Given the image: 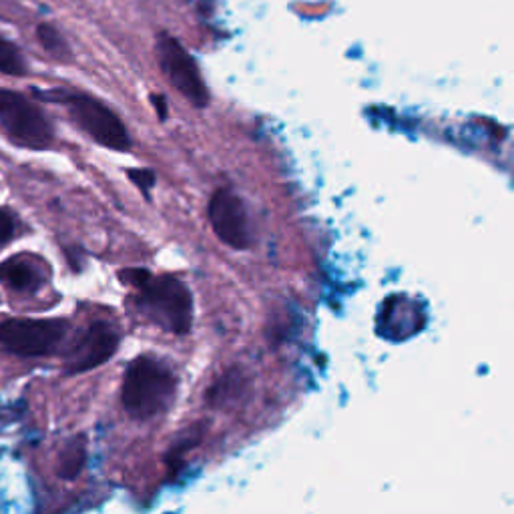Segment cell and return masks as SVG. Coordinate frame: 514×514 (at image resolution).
Masks as SVG:
<instances>
[{
  "instance_id": "cell-1",
  "label": "cell",
  "mask_w": 514,
  "mask_h": 514,
  "mask_svg": "<svg viewBox=\"0 0 514 514\" xmlns=\"http://www.w3.org/2000/svg\"><path fill=\"white\" fill-rule=\"evenodd\" d=\"M125 284L139 290L145 314L173 334H187L193 322V300L187 286L171 276L153 278L143 270L121 272Z\"/></svg>"
},
{
  "instance_id": "cell-2",
  "label": "cell",
  "mask_w": 514,
  "mask_h": 514,
  "mask_svg": "<svg viewBox=\"0 0 514 514\" xmlns=\"http://www.w3.org/2000/svg\"><path fill=\"white\" fill-rule=\"evenodd\" d=\"M177 380L169 368L153 358H137L125 372L121 402L133 418H153L173 400Z\"/></svg>"
},
{
  "instance_id": "cell-3",
  "label": "cell",
  "mask_w": 514,
  "mask_h": 514,
  "mask_svg": "<svg viewBox=\"0 0 514 514\" xmlns=\"http://www.w3.org/2000/svg\"><path fill=\"white\" fill-rule=\"evenodd\" d=\"M0 129L17 145L29 149H47L53 143V127L43 111L7 89H0Z\"/></svg>"
},
{
  "instance_id": "cell-4",
  "label": "cell",
  "mask_w": 514,
  "mask_h": 514,
  "mask_svg": "<svg viewBox=\"0 0 514 514\" xmlns=\"http://www.w3.org/2000/svg\"><path fill=\"white\" fill-rule=\"evenodd\" d=\"M63 320H7L0 324V346L17 356H47L67 336Z\"/></svg>"
},
{
  "instance_id": "cell-5",
  "label": "cell",
  "mask_w": 514,
  "mask_h": 514,
  "mask_svg": "<svg viewBox=\"0 0 514 514\" xmlns=\"http://www.w3.org/2000/svg\"><path fill=\"white\" fill-rule=\"evenodd\" d=\"M65 105L75 123L85 133H89L99 145L115 151H127L131 147V139L125 125L101 101L87 95H67Z\"/></svg>"
},
{
  "instance_id": "cell-6",
  "label": "cell",
  "mask_w": 514,
  "mask_h": 514,
  "mask_svg": "<svg viewBox=\"0 0 514 514\" xmlns=\"http://www.w3.org/2000/svg\"><path fill=\"white\" fill-rule=\"evenodd\" d=\"M157 59L169 83L195 107L203 109L209 103V93L199 75V69L191 55L173 39L159 37L157 41Z\"/></svg>"
},
{
  "instance_id": "cell-7",
  "label": "cell",
  "mask_w": 514,
  "mask_h": 514,
  "mask_svg": "<svg viewBox=\"0 0 514 514\" xmlns=\"http://www.w3.org/2000/svg\"><path fill=\"white\" fill-rule=\"evenodd\" d=\"M209 221L217 237L233 249H245L249 245L247 215L243 203L231 191H217L209 201Z\"/></svg>"
},
{
  "instance_id": "cell-8",
  "label": "cell",
  "mask_w": 514,
  "mask_h": 514,
  "mask_svg": "<svg viewBox=\"0 0 514 514\" xmlns=\"http://www.w3.org/2000/svg\"><path fill=\"white\" fill-rule=\"evenodd\" d=\"M117 348H119L117 330L105 322H97L87 330V334L75 346L71 362L67 364V370L71 374L95 370L105 362H109L117 352Z\"/></svg>"
},
{
  "instance_id": "cell-9",
  "label": "cell",
  "mask_w": 514,
  "mask_h": 514,
  "mask_svg": "<svg viewBox=\"0 0 514 514\" xmlns=\"http://www.w3.org/2000/svg\"><path fill=\"white\" fill-rule=\"evenodd\" d=\"M0 282L17 292H33L41 286L43 276L33 260L25 255H17L0 264Z\"/></svg>"
},
{
  "instance_id": "cell-10",
  "label": "cell",
  "mask_w": 514,
  "mask_h": 514,
  "mask_svg": "<svg viewBox=\"0 0 514 514\" xmlns=\"http://www.w3.org/2000/svg\"><path fill=\"white\" fill-rule=\"evenodd\" d=\"M87 462V440L85 436H75L65 444V448L59 454V476L65 480H73L81 474Z\"/></svg>"
},
{
  "instance_id": "cell-11",
  "label": "cell",
  "mask_w": 514,
  "mask_h": 514,
  "mask_svg": "<svg viewBox=\"0 0 514 514\" xmlns=\"http://www.w3.org/2000/svg\"><path fill=\"white\" fill-rule=\"evenodd\" d=\"M25 71H27V65L19 49L11 41L0 37V73L21 77L25 75Z\"/></svg>"
},
{
  "instance_id": "cell-12",
  "label": "cell",
  "mask_w": 514,
  "mask_h": 514,
  "mask_svg": "<svg viewBox=\"0 0 514 514\" xmlns=\"http://www.w3.org/2000/svg\"><path fill=\"white\" fill-rule=\"evenodd\" d=\"M37 33H39V41H41V45L45 47V51H47L49 55H53L55 59H67V57L71 55L67 43H65L63 37L59 35V31L53 29L51 25H41Z\"/></svg>"
},
{
  "instance_id": "cell-13",
  "label": "cell",
  "mask_w": 514,
  "mask_h": 514,
  "mask_svg": "<svg viewBox=\"0 0 514 514\" xmlns=\"http://www.w3.org/2000/svg\"><path fill=\"white\" fill-rule=\"evenodd\" d=\"M239 386H243L241 378H237L235 374H227V376H223L217 384L211 386V390L207 392V400H209L211 404L227 402L231 392H239V390H241Z\"/></svg>"
},
{
  "instance_id": "cell-14",
  "label": "cell",
  "mask_w": 514,
  "mask_h": 514,
  "mask_svg": "<svg viewBox=\"0 0 514 514\" xmlns=\"http://www.w3.org/2000/svg\"><path fill=\"white\" fill-rule=\"evenodd\" d=\"M127 175L143 193H149L155 185V175L149 169H131Z\"/></svg>"
},
{
  "instance_id": "cell-15",
  "label": "cell",
  "mask_w": 514,
  "mask_h": 514,
  "mask_svg": "<svg viewBox=\"0 0 514 514\" xmlns=\"http://www.w3.org/2000/svg\"><path fill=\"white\" fill-rule=\"evenodd\" d=\"M13 233H15L13 217L7 211L0 209V245L7 243L13 237Z\"/></svg>"
},
{
  "instance_id": "cell-16",
  "label": "cell",
  "mask_w": 514,
  "mask_h": 514,
  "mask_svg": "<svg viewBox=\"0 0 514 514\" xmlns=\"http://www.w3.org/2000/svg\"><path fill=\"white\" fill-rule=\"evenodd\" d=\"M153 103H155V107H157L159 117H161V119H165V117H167V109H165V101H163V97H153Z\"/></svg>"
}]
</instances>
